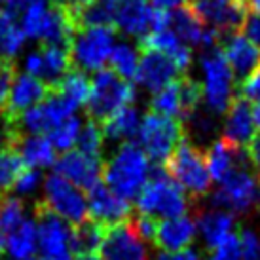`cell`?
Here are the masks:
<instances>
[{"mask_svg": "<svg viewBox=\"0 0 260 260\" xmlns=\"http://www.w3.org/2000/svg\"><path fill=\"white\" fill-rule=\"evenodd\" d=\"M6 253V234L0 230V254Z\"/></svg>", "mask_w": 260, "mask_h": 260, "instance_id": "6f0895ef", "label": "cell"}, {"mask_svg": "<svg viewBox=\"0 0 260 260\" xmlns=\"http://www.w3.org/2000/svg\"><path fill=\"white\" fill-rule=\"evenodd\" d=\"M76 112H78V107L55 91L48 95L40 105L17 116L15 120L23 133L27 135H48L59 123L76 116Z\"/></svg>", "mask_w": 260, "mask_h": 260, "instance_id": "8fae6325", "label": "cell"}, {"mask_svg": "<svg viewBox=\"0 0 260 260\" xmlns=\"http://www.w3.org/2000/svg\"><path fill=\"white\" fill-rule=\"evenodd\" d=\"M238 89H239L238 97H241V99L247 103L258 105L260 103V67L254 69L253 73L249 74L241 84H238Z\"/></svg>", "mask_w": 260, "mask_h": 260, "instance_id": "ee69618b", "label": "cell"}, {"mask_svg": "<svg viewBox=\"0 0 260 260\" xmlns=\"http://www.w3.org/2000/svg\"><path fill=\"white\" fill-rule=\"evenodd\" d=\"M71 4H73V10L76 12V10H80V8H84V6H87L89 2H93V0H69Z\"/></svg>", "mask_w": 260, "mask_h": 260, "instance_id": "11a10c76", "label": "cell"}, {"mask_svg": "<svg viewBox=\"0 0 260 260\" xmlns=\"http://www.w3.org/2000/svg\"><path fill=\"white\" fill-rule=\"evenodd\" d=\"M120 0H93L76 10L78 27H112Z\"/></svg>", "mask_w": 260, "mask_h": 260, "instance_id": "1f68e13d", "label": "cell"}, {"mask_svg": "<svg viewBox=\"0 0 260 260\" xmlns=\"http://www.w3.org/2000/svg\"><path fill=\"white\" fill-rule=\"evenodd\" d=\"M25 211L27 209H25L23 200L15 198V196L2 200V205H0V230L4 234H10L17 226H21L29 218Z\"/></svg>", "mask_w": 260, "mask_h": 260, "instance_id": "60d3db41", "label": "cell"}, {"mask_svg": "<svg viewBox=\"0 0 260 260\" xmlns=\"http://www.w3.org/2000/svg\"><path fill=\"white\" fill-rule=\"evenodd\" d=\"M23 167L25 166L14 146H0V194L14 188L15 179Z\"/></svg>", "mask_w": 260, "mask_h": 260, "instance_id": "f35d334b", "label": "cell"}, {"mask_svg": "<svg viewBox=\"0 0 260 260\" xmlns=\"http://www.w3.org/2000/svg\"><path fill=\"white\" fill-rule=\"evenodd\" d=\"M105 230L101 224L93 222V220H86V222L78 224L73 228V251L74 256L78 254H99L103 238H105Z\"/></svg>", "mask_w": 260, "mask_h": 260, "instance_id": "836d02e7", "label": "cell"}, {"mask_svg": "<svg viewBox=\"0 0 260 260\" xmlns=\"http://www.w3.org/2000/svg\"><path fill=\"white\" fill-rule=\"evenodd\" d=\"M184 135L182 122L156 112H146L141 118L137 145L145 150L148 159L154 161V166H166Z\"/></svg>", "mask_w": 260, "mask_h": 260, "instance_id": "8992f818", "label": "cell"}, {"mask_svg": "<svg viewBox=\"0 0 260 260\" xmlns=\"http://www.w3.org/2000/svg\"><path fill=\"white\" fill-rule=\"evenodd\" d=\"M139 215L161 218H179L188 211V196L169 177L164 166L150 167L148 181L135 198Z\"/></svg>", "mask_w": 260, "mask_h": 260, "instance_id": "7a4b0ae2", "label": "cell"}, {"mask_svg": "<svg viewBox=\"0 0 260 260\" xmlns=\"http://www.w3.org/2000/svg\"><path fill=\"white\" fill-rule=\"evenodd\" d=\"M177 74L181 73L177 71L175 63L167 55L154 50H141L137 74L133 80L141 87H145L146 91L158 93L167 84L177 80Z\"/></svg>", "mask_w": 260, "mask_h": 260, "instance_id": "e0dca14e", "label": "cell"}, {"mask_svg": "<svg viewBox=\"0 0 260 260\" xmlns=\"http://www.w3.org/2000/svg\"><path fill=\"white\" fill-rule=\"evenodd\" d=\"M73 260H103L99 254H78V256H74Z\"/></svg>", "mask_w": 260, "mask_h": 260, "instance_id": "9f6ffc18", "label": "cell"}, {"mask_svg": "<svg viewBox=\"0 0 260 260\" xmlns=\"http://www.w3.org/2000/svg\"><path fill=\"white\" fill-rule=\"evenodd\" d=\"M209 260H241V251H239L238 236H234V234H232L230 238L224 239L217 249H213Z\"/></svg>", "mask_w": 260, "mask_h": 260, "instance_id": "bcb514c9", "label": "cell"}, {"mask_svg": "<svg viewBox=\"0 0 260 260\" xmlns=\"http://www.w3.org/2000/svg\"><path fill=\"white\" fill-rule=\"evenodd\" d=\"M6 2H8V0H0V4H6Z\"/></svg>", "mask_w": 260, "mask_h": 260, "instance_id": "94428289", "label": "cell"}, {"mask_svg": "<svg viewBox=\"0 0 260 260\" xmlns=\"http://www.w3.org/2000/svg\"><path fill=\"white\" fill-rule=\"evenodd\" d=\"M196 228H200L202 238L209 251L217 249L226 238L232 236L234 217L226 211H202L196 215Z\"/></svg>", "mask_w": 260, "mask_h": 260, "instance_id": "484cf974", "label": "cell"}, {"mask_svg": "<svg viewBox=\"0 0 260 260\" xmlns=\"http://www.w3.org/2000/svg\"><path fill=\"white\" fill-rule=\"evenodd\" d=\"M156 260H202L198 256L196 251L192 249H186V251H181V253H159L156 256Z\"/></svg>", "mask_w": 260, "mask_h": 260, "instance_id": "681fc988", "label": "cell"}, {"mask_svg": "<svg viewBox=\"0 0 260 260\" xmlns=\"http://www.w3.org/2000/svg\"><path fill=\"white\" fill-rule=\"evenodd\" d=\"M196 220L190 217L179 218H164L158 220V232H156V245L161 249V253H181L192 245L196 238Z\"/></svg>", "mask_w": 260, "mask_h": 260, "instance_id": "44dd1931", "label": "cell"}, {"mask_svg": "<svg viewBox=\"0 0 260 260\" xmlns=\"http://www.w3.org/2000/svg\"><path fill=\"white\" fill-rule=\"evenodd\" d=\"M44 211H48L57 218L69 222L71 226L87 220V196L82 188L74 186L73 182L65 181L57 173L44 177L42 184Z\"/></svg>", "mask_w": 260, "mask_h": 260, "instance_id": "52a82bcc", "label": "cell"}, {"mask_svg": "<svg viewBox=\"0 0 260 260\" xmlns=\"http://www.w3.org/2000/svg\"><path fill=\"white\" fill-rule=\"evenodd\" d=\"M254 137V122L251 114L249 103L243 101L241 97H234L228 107V118L224 123V141L230 145L243 148L249 146L251 139Z\"/></svg>", "mask_w": 260, "mask_h": 260, "instance_id": "cb8c5ba5", "label": "cell"}, {"mask_svg": "<svg viewBox=\"0 0 260 260\" xmlns=\"http://www.w3.org/2000/svg\"><path fill=\"white\" fill-rule=\"evenodd\" d=\"M48 95H50V86L44 84L42 80L35 78L23 71L19 74H14V82H12L6 103L8 114L17 118L32 107L40 105Z\"/></svg>", "mask_w": 260, "mask_h": 260, "instance_id": "d6986e66", "label": "cell"}, {"mask_svg": "<svg viewBox=\"0 0 260 260\" xmlns=\"http://www.w3.org/2000/svg\"><path fill=\"white\" fill-rule=\"evenodd\" d=\"M82 125H84V120L76 114L73 118L65 120L63 123H59L57 127H53L46 137L50 139V143L57 150V154H65V152L76 148Z\"/></svg>", "mask_w": 260, "mask_h": 260, "instance_id": "8d00e7d4", "label": "cell"}, {"mask_svg": "<svg viewBox=\"0 0 260 260\" xmlns=\"http://www.w3.org/2000/svg\"><path fill=\"white\" fill-rule=\"evenodd\" d=\"M87 196V217L103 228H112L131 218V203L114 194L109 186L99 182L97 186L86 192Z\"/></svg>", "mask_w": 260, "mask_h": 260, "instance_id": "9a60e30c", "label": "cell"}, {"mask_svg": "<svg viewBox=\"0 0 260 260\" xmlns=\"http://www.w3.org/2000/svg\"><path fill=\"white\" fill-rule=\"evenodd\" d=\"M89 91H91V76L78 71V69H71L57 82V93L61 97H65L67 101L76 105L78 109L87 103Z\"/></svg>", "mask_w": 260, "mask_h": 260, "instance_id": "d6a6232c", "label": "cell"}, {"mask_svg": "<svg viewBox=\"0 0 260 260\" xmlns=\"http://www.w3.org/2000/svg\"><path fill=\"white\" fill-rule=\"evenodd\" d=\"M247 8H249V12H253V14H260V0H245Z\"/></svg>", "mask_w": 260, "mask_h": 260, "instance_id": "f5cc1de1", "label": "cell"}, {"mask_svg": "<svg viewBox=\"0 0 260 260\" xmlns=\"http://www.w3.org/2000/svg\"><path fill=\"white\" fill-rule=\"evenodd\" d=\"M203 69V97L207 101L209 110L222 114L228 110L232 103V87H234V74L224 59L220 46L211 48L202 57Z\"/></svg>", "mask_w": 260, "mask_h": 260, "instance_id": "ba28073f", "label": "cell"}, {"mask_svg": "<svg viewBox=\"0 0 260 260\" xmlns=\"http://www.w3.org/2000/svg\"><path fill=\"white\" fill-rule=\"evenodd\" d=\"M186 4L202 19L205 29L215 30L222 40L236 35L249 14L245 0H186Z\"/></svg>", "mask_w": 260, "mask_h": 260, "instance_id": "30bf717a", "label": "cell"}, {"mask_svg": "<svg viewBox=\"0 0 260 260\" xmlns=\"http://www.w3.org/2000/svg\"><path fill=\"white\" fill-rule=\"evenodd\" d=\"M247 161L249 158L245 156L243 148L230 145L224 139H218L217 143H213L205 154V166H207L211 181L215 182H222L236 169H245Z\"/></svg>", "mask_w": 260, "mask_h": 260, "instance_id": "7402d4cb", "label": "cell"}, {"mask_svg": "<svg viewBox=\"0 0 260 260\" xmlns=\"http://www.w3.org/2000/svg\"><path fill=\"white\" fill-rule=\"evenodd\" d=\"M179 87V109H181V122H190V118L198 112V107L203 99L202 84L188 74L177 78Z\"/></svg>", "mask_w": 260, "mask_h": 260, "instance_id": "e575fe53", "label": "cell"}, {"mask_svg": "<svg viewBox=\"0 0 260 260\" xmlns=\"http://www.w3.org/2000/svg\"><path fill=\"white\" fill-rule=\"evenodd\" d=\"M109 65L112 73H116L120 78L131 82L137 74L139 50L127 42H116L114 50L110 53Z\"/></svg>", "mask_w": 260, "mask_h": 260, "instance_id": "d590c367", "label": "cell"}, {"mask_svg": "<svg viewBox=\"0 0 260 260\" xmlns=\"http://www.w3.org/2000/svg\"><path fill=\"white\" fill-rule=\"evenodd\" d=\"M42 184H44L42 171L23 167V171L17 175L12 190L15 192V198L25 200V198H35L37 194H40L42 192Z\"/></svg>", "mask_w": 260, "mask_h": 260, "instance_id": "b9f144b4", "label": "cell"}, {"mask_svg": "<svg viewBox=\"0 0 260 260\" xmlns=\"http://www.w3.org/2000/svg\"><path fill=\"white\" fill-rule=\"evenodd\" d=\"M23 73L42 80L44 84H55L71 71V53L67 46H50L42 44L37 50H30L23 55Z\"/></svg>", "mask_w": 260, "mask_h": 260, "instance_id": "4fadbf2b", "label": "cell"}, {"mask_svg": "<svg viewBox=\"0 0 260 260\" xmlns=\"http://www.w3.org/2000/svg\"><path fill=\"white\" fill-rule=\"evenodd\" d=\"M154 6L150 0H120L112 29L127 37L143 38L150 32Z\"/></svg>", "mask_w": 260, "mask_h": 260, "instance_id": "ffe728a7", "label": "cell"}, {"mask_svg": "<svg viewBox=\"0 0 260 260\" xmlns=\"http://www.w3.org/2000/svg\"><path fill=\"white\" fill-rule=\"evenodd\" d=\"M15 152L21 158L23 166L29 169H37V171H44L55 166L57 159V150L53 148L50 143V139L46 135H27L23 133L21 137L15 143Z\"/></svg>", "mask_w": 260, "mask_h": 260, "instance_id": "d4e9b609", "label": "cell"}, {"mask_svg": "<svg viewBox=\"0 0 260 260\" xmlns=\"http://www.w3.org/2000/svg\"><path fill=\"white\" fill-rule=\"evenodd\" d=\"M116 46V30L112 27H78L69 44L71 63L86 74L107 69L110 53Z\"/></svg>", "mask_w": 260, "mask_h": 260, "instance_id": "5b68a950", "label": "cell"}, {"mask_svg": "<svg viewBox=\"0 0 260 260\" xmlns=\"http://www.w3.org/2000/svg\"><path fill=\"white\" fill-rule=\"evenodd\" d=\"M51 4L53 2H50V0H37V2H32L30 6H27L21 14L17 15L19 27L25 32L27 40L42 42L44 30H46V25H48V19H50Z\"/></svg>", "mask_w": 260, "mask_h": 260, "instance_id": "4dcf8cb0", "label": "cell"}, {"mask_svg": "<svg viewBox=\"0 0 260 260\" xmlns=\"http://www.w3.org/2000/svg\"><path fill=\"white\" fill-rule=\"evenodd\" d=\"M12 82H14V71H12V67L0 63V112L6 110V103H8Z\"/></svg>", "mask_w": 260, "mask_h": 260, "instance_id": "c3c4849f", "label": "cell"}, {"mask_svg": "<svg viewBox=\"0 0 260 260\" xmlns=\"http://www.w3.org/2000/svg\"><path fill=\"white\" fill-rule=\"evenodd\" d=\"M50 2H55V4H59V2H61V0H50Z\"/></svg>", "mask_w": 260, "mask_h": 260, "instance_id": "91938a15", "label": "cell"}, {"mask_svg": "<svg viewBox=\"0 0 260 260\" xmlns=\"http://www.w3.org/2000/svg\"><path fill=\"white\" fill-rule=\"evenodd\" d=\"M154 8H161V10H169V8L182 6L186 0H150Z\"/></svg>", "mask_w": 260, "mask_h": 260, "instance_id": "816d5d0a", "label": "cell"}, {"mask_svg": "<svg viewBox=\"0 0 260 260\" xmlns=\"http://www.w3.org/2000/svg\"><path fill=\"white\" fill-rule=\"evenodd\" d=\"M251 114H253L254 125H258V127H260V103H258V105H254L253 109H251Z\"/></svg>", "mask_w": 260, "mask_h": 260, "instance_id": "db71d44e", "label": "cell"}, {"mask_svg": "<svg viewBox=\"0 0 260 260\" xmlns=\"http://www.w3.org/2000/svg\"><path fill=\"white\" fill-rule=\"evenodd\" d=\"M171 27H173V32L177 35V38L184 46H188V48L190 46H198V48L202 46L203 48L207 29L186 2L177 8L175 12H171Z\"/></svg>", "mask_w": 260, "mask_h": 260, "instance_id": "83f0119b", "label": "cell"}, {"mask_svg": "<svg viewBox=\"0 0 260 260\" xmlns=\"http://www.w3.org/2000/svg\"><path fill=\"white\" fill-rule=\"evenodd\" d=\"M166 171L192 198H203L211 192V177L202 150L184 135L167 159Z\"/></svg>", "mask_w": 260, "mask_h": 260, "instance_id": "277c9868", "label": "cell"}, {"mask_svg": "<svg viewBox=\"0 0 260 260\" xmlns=\"http://www.w3.org/2000/svg\"><path fill=\"white\" fill-rule=\"evenodd\" d=\"M150 112L175 118L181 122V109H179V87L177 80L167 84L164 89H159L158 93H154L150 101Z\"/></svg>", "mask_w": 260, "mask_h": 260, "instance_id": "74e56055", "label": "cell"}, {"mask_svg": "<svg viewBox=\"0 0 260 260\" xmlns=\"http://www.w3.org/2000/svg\"><path fill=\"white\" fill-rule=\"evenodd\" d=\"M99 256L103 260H148V251L131 224L123 222L105 230Z\"/></svg>", "mask_w": 260, "mask_h": 260, "instance_id": "2e32d148", "label": "cell"}, {"mask_svg": "<svg viewBox=\"0 0 260 260\" xmlns=\"http://www.w3.org/2000/svg\"><path fill=\"white\" fill-rule=\"evenodd\" d=\"M139 125H141V116L139 110L131 105L125 109L118 110L107 120L101 122V129L105 135V141H112V143H131V139L137 137Z\"/></svg>", "mask_w": 260, "mask_h": 260, "instance_id": "4316f807", "label": "cell"}, {"mask_svg": "<svg viewBox=\"0 0 260 260\" xmlns=\"http://www.w3.org/2000/svg\"><path fill=\"white\" fill-rule=\"evenodd\" d=\"M53 173H57L65 181L73 182L74 186L87 192L101 182L103 161L97 156H89L74 148L65 154H59L53 166Z\"/></svg>", "mask_w": 260, "mask_h": 260, "instance_id": "5bb4252c", "label": "cell"}, {"mask_svg": "<svg viewBox=\"0 0 260 260\" xmlns=\"http://www.w3.org/2000/svg\"><path fill=\"white\" fill-rule=\"evenodd\" d=\"M241 260H260V238L249 228H241L238 236Z\"/></svg>", "mask_w": 260, "mask_h": 260, "instance_id": "7bdbcfd3", "label": "cell"}, {"mask_svg": "<svg viewBox=\"0 0 260 260\" xmlns=\"http://www.w3.org/2000/svg\"><path fill=\"white\" fill-rule=\"evenodd\" d=\"M6 254L12 260H30L38 254L37 220L27 218L14 232L6 234Z\"/></svg>", "mask_w": 260, "mask_h": 260, "instance_id": "f546056e", "label": "cell"}, {"mask_svg": "<svg viewBox=\"0 0 260 260\" xmlns=\"http://www.w3.org/2000/svg\"><path fill=\"white\" fill-rule=\"evenodd\" d=\"M241 35L249 40L251 44H254L256 48L260 50V14H253L249 12L243 21V27H241Z\"/></svg>", "mask_w": 260, "mask_h": 260, "instance_id": "7dc6e473", "label": "cell"}, {"mask_svg": "<svg viewBox=\"0 0 260 260\" xmlns=\"http://www.w3.org/2000/svg\"><path fill=\"white\" fill-rule=\"evenodd\" d=\"M30 260H46V258H42V256H38V254H37L35 258H30Z\"/></svg>", "mask_w": 260, "mask_h": 260, "instance_id": "680465c9", "label": "cell"}, {"mask_svg": "<svg viewBox=\"0 0 260 260\" xmlns=\"http://www.w3.org/2000/svg\"><path fill=\"white\" fill-rule=\"evenodd\" d=\"M220 51L238 84H241L254 69L260 67V50L241 32L224 38V42L220 44Z\"/></svg>", "mask_w": 260, "mask_h": 260, "instance_id": "ac0fdd59", "label": "cell"}, {"mask_svg": "<svg viewBox=\"0 0 260 260\" xmlns=\"http://www.w3.org/2000/svg\"><path fill=\"white\" fill-rule=\"evenodd\" d=\"M137 99V91L131 82L120 78L110 69H103L91 76V91L86 109L95 122H103L118 110L131 107Z\"/></svg>", "mask_w": 260, "mask_h": 260, "instance_id": "3957f363", "label": "cell"}, {"mask_svg": "<svg viewBox=\"0 0 260 260\" xmlns=\"http://www.w3.org/2000/svg\"><path fill=\"white\" fill-rule=\"evenodd\" d=\"M27 46V37L19 27L17 17L0 10V63L8 65L17 59Z\"/></svg>", "mask_w": 260, "mask_h": 260, "instance_id": "f1b7e54d", "label": "cell"}, {"mask_svg": "<svg viewBox=\"0 0 260 260\" xmlns=\"http://www.w3.org/2000/svg\"><path fill=\"white\" fill-rule=\"evenodd\" d=\"M0 205H2V198H0Z\"/></svg>", "mask_w": 260, "mask_h": 260, "instance_id": "6125c7cd", "label": "cell"}, {"mask_svg": "<svg viewBox=\"0 0 260 260\" xmlns=\"http://www.w3.org/2000/svg\"><path fill=\"white\" fill-rule=\"evenodd\" d=\"M103 146H105V135H103L101 123L95 122V120L84 122L82 131H80L78 143H76V148L80 152H84V154L101 158Z\"/></svg>", "mask_w": 260, "mask_h": 260, "instance_id": "ab89813d", "label": "cell"}, {"mask_svg": "<svg viewBox=\"0 0 260 260\" xmlns=\"http://www.w3.org/2000/svg\"><path fill=\"white\" fill-rule=\"evenodd\" d=\"M137 50H154L164 53V55H167L173 61L177 71L181 74H186V71L192 65V51H190V48L184 46L171 29L159 30V32H148L146 37L139 40Z\"/></svg>", "mask_w": 260, "mask_h": 260, "instance_id": "603a6c76", "label": "cell"}, {"mask_svg": "<svg viewBox=\"0 0 260 260\" xmlns=\"http://www.w3.org/2000/svg\"><path fill=\"white\" fill-rule=\"evenodd\" d=\"M211 203L215 209L226 213H249L254 207H260V182L247 169H236L220 182Z\"/></svg>", "mask_w": 260, "mask_h": 260, "instance_id": "9c48e42d", "label": "cell"}, {"mask_svg": "<svg viewBox=\"0 0 260 260\" xmlns=\"http://www.w3.org/2000/svg\"><path fill=\"white\" fill-rule=\"evenodd\" d=\"M73 228L55 215L42 211L37 218L38 256L46 260H73Z\"/></svg>", "mask_w": 260, "mask_h": 260, "instance_id": "7c38bea8", "label": "cell"}, {"mask_svg": "<svg viewBox=\"0 0 260 260\" xmlns=\"http://www.w3.org/2000/svg\"><path fill=\"white\" fill-rule=\"evenodd\" d=\"M133 232L139 236L141 241H156V232H158V220L154 217H146V215H139V217L129 220Z\"/></svg>", "mask_w": 260, "mask_h": 260, "instance_id": "f6af8a7d", "label": "cell"}, {"mask_svg": "<svg viewBox=\"0 0 260 260\" xmlns=\"http://www.w3.org/2000/svg\"><path fill=\"white\" fill-rule=\"evenodd\" d=\"M247 158L253 161L254 166L260 169V131L251 139L249 143V148H247Z\"/></svg>", "mask_w": 260, "mask_h": 260, "instance_id": "f907efd6", "label": "cell"}, {"mask_svg": "<svg viewBox=\"0 0 260 260\" xmlns=\"http://www.w3.org/2000/svg\"><path fill=\"white\" fill-rule=\"evenodd\" d=\"M150 159L137 143H123L103 164V184L123 200L137 198L148 181Z\"/></svg>", "mask_w": 260, "mask_h": 260, "instance_id": "6da1fadb", "label": "cell"}]
</instances>
